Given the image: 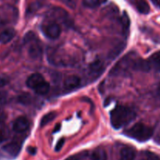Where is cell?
<instances>
[{
  "label": "cell",
  "instance_id": "obj_4",
  "mask_svg": "<svg viewBox=\"0 0 160 160\" xmlns=\"http://www.w3.org/2000/svg\"><path fill=\"white\" fill-rule=\"evenodd\" d=\"M44 34L49 39L58 38L61 34V28L56 22H50L42 29Z\"/></svg>",
  "mask_w": 160,
  "mask_h": 160
},
{
  "label": "cell",
  "instance_id": "obj_30",
  "mask_svg": "<svg viewBox=\"0 0 160 160\" xmlns=\"http://www.w3.org/2000/svg\"><path fill=\"white\" fill-rule=\"evenodd\" d=\"M36 148H33V147H29L28 148V152L30 153L31 155H34L36 153Z\"/></svg>",
  "mask_w": 160,
  "mask_h": 160
},
{
  "label": "cell",
  "instance_id": "obj_21",
  "mask_svg": "<svg viewBox=\"0 0 160 160\" xmlns=\"http://www.w3.org/2000/svg\"><path fill=\"white\" fill-rule=\"evenodd\" d=\"M101 3L100 0H83V4L85 7L91 8V9H93V8H96L97 6H98Z\"/></svg>",
  "mask_w": 160,
  "mask_h": 160
},
{
  "label": "cell",
  "instance_id": "obj_27",
  "mask_svg": "<svg viewBox=\"0 0 160 160\" xmlns=\"http://www.w3.org/2000/svg\"><path fill=\"white\" fill-rule=\"evenodd\" d=\"M7 98V93L6 92H0V103H5Z\"/></svg>",
  "mask_w": 160,
  "mask_h": 160
},
{
  "label": "cell",
  "instance_id": "obj_26",
  "mask_svg": "<svg viewBox=\"0 0 160 160\" xmlns=\"http://www.w3.org/2000/svg\"><path fill=\"white\" fill-rule=\"evenodd\" d=\"M6 118H7V115H6V112H5L3 109H0V124L3 123L6 121Z\"/></svg>",
  "mask_w": 160,
  "mask_h": 160
},
{
  "label": "cell",
  "instance_id": "obj_1",
  "mask_svg": "<svg viewBox=\"0 0 160 160\" xmlns=\"http://www.w3.org/2000/svg\"><path fill=\"white\" fill-rule=\"evenodd\" d=\"M136 113L130 108L119 106L112 109L110 114L111 124L115 129H120L135 119Z\"/></svg>",
  "mask_w": 160,
  "mask_h": 160
},
{
  "label": "cell",
  "instance_id": "obj_37",
  "mask_svg": "<svg viewBox=\"0 0 160 160\" xmlns=\"http://www.w3.org/2000/svg\"><path fill=\"white\" fill-rule=\"evenodd\" d=\"M142 160H149L148 159H142Z\"/></svg>",
  "mask_w": 160,
  "mask_h": 160
},
{
  "label": "cell",
  "instance_id": "obj_33",
  "mask_svg": "<svg viewBox=\"0 0 160 160\" xmlns=\"http://www.w3.org/2000/svg\"><path fill=\"white\" fill-rule=\"evenodd\" d=\"M65 160H78V159L76 157V156H70V157L67 158V159Z\"/></svg>",
  "mask_w": 160,
  "mask_h": 160
},
{
  "label": "cell",
  "instance_id": "obj_36",
  "mask_svg": "<svg viewBox=\"0 0 160 160\" xmlns=\"http://www.w3.org/2000/svg\"><path fill=\"white\" fill-rule=\"evenodd\" d=\"M159 88V92H160V83H159V88Z\"/></svg>",
  "mask_w": 160,
  "mask_h": 160
},
{
  "label": "cell",
  "instance_id": "obj_23",
  "mask_svg": "<svg viewBox=\"0 0 160 160\" xmlns=\"http://www.w3.org/2000/svg\"><path fill=\"white\" fill-rule=\"evenodd\" d=\"M35 38V34L33 32H28V34H25L24 38H23V42L25 44H28L29 42H31V41L34 40Z\"/></svg>",
  "mask_w": 160,
  "mask_h": 160
},
{
  "label": "cell",
  "instance_id": "obj_31",
  "mask_svg": "<svg viewBox=\"0 0 160 160\" xmlns=\"http://www.w3.org/2000/svg\"><path fill=\"white\" fill-rule=\"evenodd\" d=\"M4 139H5L4 133H3L2 131H1V130H0V144H1L3 141H4Z\"/></svg>",
  "mask_w": 160,
  "mask_h": 160
},
{
  "label": "cell",
  "instance_id": "obj_10",
  "mask_svg": "<svg viewBox=\"0 0 160 160\" xmlns=\"http://www.w3.org/2000/svg\"><path fill=\"white\" fill-rule=\"evenodd\" d=\"M136 157V150L130 146L123 147L120 152V160H134Z\"/></svg>",
  "mask_w": 160,
  "mask_h": 160
},
{
  "label": "cell",
  "instance_id": "obj_20",
  "mask_svg": "<svg viewBox=\"0 0 160 160\" xmlns=\"http://www.w3.org/2000/svg\"><path fill=\"white\" fill-rule=\"evenodd\" d=\"M123 47L124 46H123V44H120V45H117V46H116L113 49L111 50V52H109V59H114V58L117 57V56H118V55L120 54L122 51H123Z\"/></svg>",
  "mask_w": 160,
  "mask_h": 160
},
{
  "label": "cell",
  "instance_id": "obj_5",
  "mask_svg": "<svg viewBox=\"0 0 160 160\" xmlns=\"http://www.w3.org/2000/svg\"><path fill=\"white\" fill-rule=\"evenodd\" d=\"M21 142H19V141L14 140L9 142V143L6 144V145H4L2 149L5 152L9 154V156H12V157H16L20 153V150H21Z\"/></svg>",
  "mask_w": 160,
  "mask_h": 160
},
{
  "label": "cell",
  "instance_id": "obj_18",
  "mask_svg": "<svg viewBox=\"0 0 160 160\" xmlns=\"http://www.w3.org/2000/svg\"><path fill=\"white\" fill-rule=\"evenodd\" d=\"M56 117V113L55 112H50L48 113L45 114V116L42 117V118L41 119L40 124L41 126H45L46 124H48L49 122L52 121Z\"/></svg>",
  "mask_w": 160,
  "mask_h": 160
},
{
  "label": "cell",
  "instance_id": "obj_6",
  "mask_svg": "<svg viewBox=\"0 0 160 160\" xmlns=\"http://www.w3.org/2000/svg\"><path fill=\"white\" fill-rule=\"evenodd\" d=\"M29 120L25 117H20L16 119L15 121L12 123V130L16 133L21 134V133L25 132L29 128Z\"/></svg>",
  "mask_w": 160,
  "mask_h": 160
},
{
  "label": "cell",
  "instance_id": "obj_16",
  "mask_svg": "<svg viewBox=\"0 0 160 160\" xmlns=\"http://www.w3.org/2000/svg\"><path fill=\"white\" fill-rule=\"evenodd\" d=\"M49 89H50L49 83L44 81L43 82L41 83L38 86H37V87L34 89V91L35 92V93L38 94V95H46V94L49 92Z\"/></svg>",
  "mask_w": 160,
  "mask_h": 160
},
{
  "label": "cell",
  "instance_id": "obj_22",
  "mask_svg": "<svg viewBox=\"0 0 160 160\" xmlns=\"http://www.w3.org/2000/svg\"><path fill=\"white\" fill-rule=\"evenodd\" d=\"M42 6V3L40 2H35L32 3V4L30 5L29 8L28 9V12H30V13H31V12H35L36 10H38V9H39V8Z\"/></svg>",
  "mask_w": 160,
  "mask_h": 160
},
{
  "label": "cell",
  "instance_id": "obj_29",
  "mask_svg": "<svg viewBox=\"0 0 160 160\" xmlns=\"http://www.w3.org/2000/svg\"><path fill=\"white\" fill-rule=\"evenodd\" d=\"M7 83H8V81L6 78L0 77V88H2V87H4V86H6Z\"/></svg>",
  "mask_w": 160,
  "mask_h": 160
},
{
  "label": "cell",
  "instance_id": "obj_35",
  "mask_svg": "<svg viewBox=\"0 0 160 160\" xmlns=\"http://www.w3.org/2000/svg\"><path fill=\"white\" fill-rule=\"evenodd\" d=\"M100 1H101V2H106V0H100Z\"/></svg>",
  "mask_w": 160,
  "mask_h": 160
},
{
  "label": "cell",
  "instance_id": "obj_15",
  "mask_svg": "<svg viewBox=\"0 0 160 160\" xmlns=\"http://www.w3.org/2000/svg\"><path fill=\"white\" fill-rule=\"evenodd\" d=\"M136 7L139 12L142 14H148L150 11V6L145 0H137Z\"/></svg>",
  "mask_w": 160,
  "mask_h": 160
},
{
  "label": "cell",
  "instance_id": "obj_34",
  "mask_svg": "<svg viewBox=\"0 0 160 160\" xmlns=\"http://www.w3.org/2000/svg\"><path fill=\"white\" fill-rule=\"evenodd\" d=\"M59 128H60V125L59 124H58L57 125V127H56V128H55V131H54V132H56V131H58L59 130Z\"/></svg>",
  "mask_w": 160,
  "mask_h": 160
},
{
  "label": "cell",
  "instance_id": "obj_24",
  "mask_svg": "<svg viewBox=\"0 0 160 160\" xmlns=\"http://www.w3.org/2000/svg\"><path fill=\"white\" fill-rule=\"evenodd\" d=\"M59 1L65 4L66 6H68L70 9H74L76 7V2H75L74 0H59Z\"/></svg>",
  "mask_w": 160,
  "mask_h": 160
},
{
  "label": "cell",
  "instance_id": "obj_32",
  "mask_svg": "<svg viewBox=\"0 0 160 160\" xmlns=\"http://www.w3.org/2000/svg\"><path fill=\"white\" fill-rule=\"evenodd\" d=\"M152 2L154 3L155 5H156L157 6H159L160 7V0H152Z\"/></svg>",
  "mask_w": 160,
  "mask_h": 160
},
{
  "label": "cell",
  "instance_id": "obj_7",
  "mask_svg": "<svg viewBox=\"0 0 160 160\" xmlns=\"http://www.w3.org/2000/svg\"><path fill=\"white\" fill-rule=\"evenodd\" d=\"M35 40L36 39H34L28 43L30 44V46L28 48V55L33 59H39L42 54V46L39 45V43L36 42Z\"/></svg>",
  "mask_w": 160,
  "mask_h": 160
},
{
  "label": "cell",
  "instance_id": "obj_25",
  "mask_svg": "<svg viewBox=\"0 0 160 160\" xmlns=\"http://www.w3.org/2000/svg\"><path fill=\"white\" fill-rule=\"evenodd\" d=\"M64 143H65V139H64V138H61L60 140H59V142H57V144H56V148H55V151H56V152H59V151H60V150L62 149V147H63Z\"/></svg>",
  "mask_w": 160,
  "mask_h": 160
},
{
  "label": "cell",
  "instance_id": "obj_28",
  "mask_svg": "<svg viewBox=\"0 0 160 160\" xmlns=\"http://www.w3.org/2000/svg\"><path fill=\"white\" fill-rule=\"evenodd\" d=\"M147 156H148V159L149 160H160V158L159 156L153 154V153L148 152L147 153Z\"/></svg>",
  "mask_w": 160,
  "mask_h": 160
},
{
  "label": "cell",
  "instance_id": "obj_12",
  "mask_svg": "<svg viewBox=\"0 0 160 160\" xmlns=\"http://www.w3.org/2000/svg\"><path fill=\"white\" fill-rule=\"evenodd\" d=\"M147 60L151 69H154L156 71H160V51L153 53Z\"/></svg>",
  "mask_w": 160,
  "mask_h": 160
},
{
  "label": "cell",
  "instance_id": "obj_14",
  "mask_svg": "<svg viewBox=\"0 0 160 160\" xmlns=\"http://www.w3.org/2000/svg\"><path fill=\"white\" fill-rule=\"evenodd\" d=\"M108 156L106 150L102 148H97L92 152L91 159L92 160H107Z\"/></svg>",
  "mask_w": 160,
  "mask_h": 160
},
{
  "label": "cell",
  "instance_id": "obj_2",
  "mask_svg": "<svg viewBox=\"0 0 160 160\" xmlns=\"http://www.w3.org/2000/svg\"><path fill=\"white\" fill-rule=\"evenodd\" d=\"M125 134L131 138L140 142L149 140L153 135V129L144 123H138L125 131Z\"/></svg>",
  "mask_w": 160,
  "mask_h": 160
},
{
  "label": "cell",
  "instance_id": "obj_19",
  "mask_svg": "<svg viewBox=\"0 0 160 160\" xmlns=\"http://www.w3.org/2000/svg\"><path fill=\"white\" fill-rule=\"evenodd\" d=\"M31 100H32V97H31V95L28 93L22 94V95H19L18 98H17L18 102L22 105H25V106L29 105L31 102Z\"/></svg>",
  "mask_w": 160,
  "mask_h": 160
},
{
  "label": "cell",
  "instance_id": "obj_11",
  "mask_svg": "<svg viewBox=\"0 0 160 160\" xmlns=\"http://www.w3.org/2000/svg\"><path fill=\"white\" fill-rule=\"evenodd\" d=\"M16 34V31L12 28H8L0 33V43L7 44L12 40Z\"/></svg>",
  "mask_w": 160,
  "mask_h": 160
},
{
  "label": "cell",
  "instance_id": "obj_17",
  "mask_svg": "<svg viewBox=\"0 0 160 160\" xmlns=\"http://www.w3.org/2000/svg\"><path fill=\"white\" fill-rule=\"evenodd\" d=\"M121 23H122V27H123V34L127 35V34H128V31H129L130 23H131V21H130V18L126 12H123V16H122Z\"/></svg>",
  "mask_w": 160,
  "mask_h": 160
},
{
  "label": "cell",
  "instance_id": "obj_3",
  "mask_svg": "<svg viewBox=\"0 0 160 160\" xmlns=\"http://www.w3.org/2000/svg\"><path fill=\"white\" fill-rule=\"evenodd\" d=\"M135 56V55H132L131 53L127 55L113 67V69L110 71V74L116 75V76L123 75L124 73H128V70L131 69L134 70V62L137 59Z\"/></svg>",
  "mask_w": 160,
  "mask_h": 160
},
{
  "label": "cell",
  "instance_id": "obj_8",
  "mask_svg": "<svg viewBox=\"0 0 160 160\" xmlns=\"http://www.w3.org/2000/svg\"><path fill=\"white\" fill-rule=\"evenodd\" d=\"M44 81H45V80L44 79L43 76L42 74L38 73H35L28 77L26 81V84L29 88L34 90L37 86H38Z\"/></svg>",
  "mask_w": 160,
  "mask_h": 160
},
{
  "label": "cell",
  "instance_id": "obj_13",
  "mask_svg": "<svg viewBox=\"0 0 160 160\" xmlns=\"http://www.w3.org/2000/svg\"><path fill=\"white\" fill-rule=\"evenodd\" d=\"M103 70H104V64H103L102 61L100 59L94 61L89 65L90 73L93 75H99L100 73H102Z\"/></svg>",
  "mask_w": 160,
  "mask_h": 160
},
{
  "label": "cell",
  "instance_id": "obj_9",
  "mask_svg": "<svg viewBox=\"0 0 160 160\" xmlns=\"http://www.w3.org/2000/svg\"><path fill=\"white\" fill-rule=\"evenodd\" d=\"M81 84V78L75 75L69 76L64 80L63 87L66 90L71 91L78 88Z\"/></svg>",
  "mask_w": 160,
  "mask_h": 160
}]
</instances>
